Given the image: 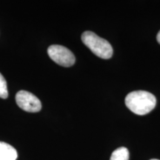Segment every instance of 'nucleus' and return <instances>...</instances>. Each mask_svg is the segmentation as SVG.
<instances>
[{"instance_id": "6e6552de", "label": "nucleus", "mask_w": 160, "mask_h": 160, "mask_svg": "<svg viewBox=\"0 0 160 160\" xmlns=\"http://www.w3.org/2000/svg\"><path fill=\"white\" fill-rule=\"evenodd\" d=\"M157 39L158 42H159V44H160V31H159V33H158L157 37Z\"/></svg>"}, {"instance_id": "f03ea898", "label": "nucleus", "mask_w": 160, "mask_h": 160, "mask_svg": "<svg viewBox=\"0 0 160 160\" xmlns=\"http://www.w3.org/2000/svg\"><path fill=\"white\" fill-rule=\"evenodd\" d=\"M82 41L98 57L108 59L113 55V48L111 44L93 32H84L82 35Z\"/></svg>"}, {"instance_id": "7ed1b4c3", "label": "nucleus", "mask_w": 160, "mask_h": 160, "mask_svg": "<svg viewBox=\"0 0 160 160\" xmlns=\"http://www.w3.org/2000/svg\"><path fill=\"white\" fill-rule=\"evenodd\" d=\"M48 53L53 61L63 67H71L75 63L76 58L73 53L64 46L59 45L50 46L48 49Z\"/></svg>"}, {"instance_id": "423d86ee", "label": "nucleus", "mask_w": 160, "mask_h": 160, "mask_svg": "<svg viewBox=\"0 0 160 160\" xmlns=\"http://www.w3.org/2000/svg\"><path fill=\"white\" fill-rule=\"evenodd\" d=\"M110 160H129V151L126 148L121 147L112 153Z\"/></svg>"}, {"instance_id": "1a4fd4ad", "label": "nucleus", "mask_w": 160, "mask_h": 160, "mask_svg": "<svg viewBox=\"0 0 160 160\" xmlns=\"http://www.w3.org/2000/svg\"><path fill=\"white\" fill-rule=\"evenodd\" d=\"M151 160H159V159H151Z\"/></svg>"}, {"instance_id": "39448f33", "label": "nucleus", "mask_w": 160, "mask_h": 160, "mask_svg": "<svg viewBox=\"0 0 160 160\" xmlns=\"http://www.w3.org/2000/svg\"><path fill=\"white\" fill-rule=\"evenodd\" d=\"M17 151L8 143L0 142V160H16Z\"/></svg>"}, {"instance_id": "20e7f679", "label": "nucleus", "mask_w": 160, "mask_h": 160, "mask_svg": "<svg viewBox=\"0 0 160 160\" xmlns=\"http://www.w3.org/2000/svg\"><path fill=\"white\" fill-rule=\"evenodd\" d=\"M16 102L20 108L30 113H37L41 111L42 103L40 100L26 91H19L16 94Z\"/></svg>"}, {"instance_id": "f257e3e1", "label": "nucleus", "mask_w": 160, "mask_h": 160, "mask_svg": "<svg viewBox=\"0 0 160 160\" xmlns=\"http://www.w3.org/2000/svg\"><path fill=\"white\" fill-rule=\"evenodd\" d=\"M157 104L156 97L149 92L133 91L127 95L125 105L135 114L143 116L154 109Z\"/></svg>"}, {"instance_id": "0eeeda50", "label": "nucleus", "mask_w": 160, "mask_h": 160, "mask_svg": "<svg viewBox=\"0 0 160 160\" xmlns=\"http://www.w3.org/2000/svg\"><path fill=\"white\" fill-rule=\"evenodd\" d=\"M8 97V92L7 88V82L2 75L0 73V98L7 99Z\"/></svg>"}]
</instances>
